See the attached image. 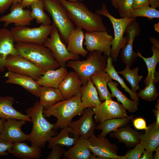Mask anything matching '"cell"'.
<instances>
[{
    "mask_svg": "<svg viewBox=\"0 0 159 159\" xmlns=\"http://www.w3.org/2000/svg\"><path fill=\"white\" fill-rule=\"evenodd\" d=\"M42 148L39 146L28 145L24 142L13 143L8 153L23 159H38L42 155Z\"/></svg>",
    "mask_w": 159,
    "mask_h": 159,
    "instance_id": "obj_21",
    "label": "cell"
},
{
    "mask_svg": "<svg viewBox=\"0 0 159 159\" xmlns=\"http://www.w3.org/2000/svg\"><path fill=\"white\" fill-rule=\"evenodd\" d=\"M155 153L154 155V159H159V145H158L156 148L155 151Z\"/></svg>",
    "mask_w": 159,
    "mask_h": 159,
    "instance_id": "obj_54",
    "label": "cell"
},
{
    "mask_svg": "<svg viewBox=\"0 0 159 159\" xmlns=\"http://www.w3.org/2000/svg\"><path fill=\"white\" fill-rule=\"evenodd\" d=\"M13 0H0V14L5 12L13 4Z\"/></svg>",
    "mask_w": 159,
    "mask_h": 159,
    "instance_id": "obj_45",
    "label": "cell"
},
{
    "mask_svg": "<svg viewBox=\"0 0 159 159\" xmlns=\"http://www.w3.org/2000/svg\"><path fill=\"white\" fill-rule=\"evenodd\" d=\"M158 82L155 80H152L144 89L140 90V92L136 93L137 96L145 101L154 100L159 94L156 86Z\"/></svg>",
    "mask_w": 159,
    "mask_h": 159,
    "instance_id": "obj_38",
    "label": "cell"
},
{
    "mask_svg": "<svg viewBox=\"0 0 159 159\" xmlns=\"http://www.w3.org/2000/svg\"><path fill=\"white\" fill-rule=\"evenodd\" d=\"M30 6L31 16L37 23L44 25L51 24L52 21L50 17L44 11L43 0H38Z\"/></svg>",
    "mask_w": 159,
    "mask_h": 159,
    "instance_id": "obj_36",
    "label": "cell"
},
{
    "mask_svg": "<svg viewBox=\"0 0 159 159\" xmlns=\"http://www.w3.org/2000/svg\"><path fill=\"white\" fill-rule=\"evenodd\" d=\"M14 45L19 55L45 71L60 67L51 51L43 44L16 43Z\"/></svg>",
    "mask_w": 159,
    "mask_h": 159,
    "instance_id": "obj_4",
    "label": "cell"
},
{
    "mask_svg": "<svg viewBox=\"0 0 159 159\" xmlns=\"http://www.w3.org/2000/svg\"><path fill=\"white\" fill-rule=\"evenodd\" d=\"M26 122L15 118L6 119L0 138L12 143L27 141L29 134L24 133L21 129Z\"/></svg>",
    "mask_w": 159,
    "mask_h": 159,
    "instance_id": "obj_16",
    "label": "cell"
},
{
    "mask_svg": "<svg viewBox=\"0 0 159 159\" xmlns=\"http://www.w3.org/2000/svg\"><path fill=\"white\" fill-rule=\"evenodd\" d=\"M14 101L12 96L0 97V118H15L32 122L29 115L22 114L13 107Z\"/></svg>",
    "mask_w": 159,
    "mask_h": 159,
    "instance_id": "obj_23",
    "label": "cell"
},
{
    "mask_svg": "<svg viewBox=\"0 0 159 159\" xmlns=\"http://www.w3.org/2000/svg\"><path fill=\"white\" fill-rule=\"evenodd\" d=\"M132 116L124 118H114L105 120L96 126L95 129L101 130L102 132L97 135L98 137H105L109 133L116 130L121 127L126 126L132 119Z\"/></svg>",
    "mask_w": 159,
    "mask_h": 159,
    "instance_id": "obj_33",
    "label": "cell"
},
{
    "mask_svg": "<svg viewBox=\"0 0 159 159\" xmlns=\"http://www.w3.org/2000/svg\"><path fill=\"white\" fill-rule=\"evenodd\" d=\"M143 17L149 19L159 18V11L152 7L146 6L133 9L131 17Z\"/></svg>",
    "mask_w": 159,
    "mask_h": 159,
    "instance_id": "obj_39",
    "label": "cell"
},
{
    "mask_svg": "<svg viewBox=\"0 0 159 159\" xmlns=\"http://www.w3.org/2000/svg\"><path fill=\"white\" fill-rule=\"evenodd\" d=\"M139 70L138 67L131 69L130 67L126 66L123 70L117 72L129 83L131 86L132 90L136 93L139 89V83L143 77L142 75L140 76L138 74Z\"/></svg>",
    "mask_w": 159,
    "mask_h": 159,
    "instance_id": "obj_37",
    "label": "cell"
},
{
    "mask_svg": "<svg viewBox=\"0 0 159 159\" xmlns=\"http://www.w3.org/2000/svg\"><path fill=\"white\" fill-rule=\"evenodd\" d=\"M113 60L110 56L107 59V65L105 70L112 79L117 81L120 84L122 88L127 92L130 95L131 99L134 100L139 101L140 100L137 96V93L130 89L125 83L123 79L119 75L113 64Z\"/></svg>",
    "mask_w": 159,
    "mask_h": 159,
    "instance_id": "obj_35",
    "label": "cell"
},
{
    "mask_svg": "<svg viewBox=\"0 0 159 159\" xmlns=\"http://www.w3.org/2000/svg\"><path fill=\"white\" fill-rule=\"evenodd\" d=\"M95 12L100 15L107 17L112 24L114 31V37L112 45L110 56L115 62L120 52V50L125 45L127 40L124 36L125 30L128 26L136 18L124 17L120 18L115 17L109 11L106 4H102V8L96 10Z\"/></svg>",
    "mask_w": 159,
    "mask_h": 159,
    "instance_id": "obj_6",
    "label": "cell"
},
{
    "mask_svg": "<svg viewBox=\"0 0 159 159\" xmlns=\"http://www.w3.org/2000/svg\"><path fill=\"white\" fill-rule=\"evenodd\" d=\"M38 0H21L20 3L21 6L24 8L28 7L34 2Z\"/></svg>",
    "mask_w": 159,
    "mask_h": 159,
    "instance_id": "obj_48",
    "label": "cell"
},
{
    "mask_svg": "<svg viewBox=\"0 0 159 159\" xmlns=\"http://www.w3.org/2000/svg\"><path fill=\"white\" fill-rule=\"evenodd\" d=\"M154 159L153 153L149 152L146 150L144 151L140 157L139 159Z\"/></svg>",
    "mask_w": 159,
    "mask_h": 159,
    "instance_id": "obj_49",
    "label": "cell"
},
{
    "mask_svg": "<svg viewBox=\"0 0 159 159\" xmlns=\"http://www.w3.org/2000/svg\"><path fill=\"white\" fill-rule=\"evenodd\" d=\"M113 132L110 134V137L118 139L120 142L128 147H135L140 143L139 137L142 133L136 131L129 126L121 127Z\"/></svg>",
    "mask_w": 159,
    "mask_h": 159,
    "instance_id": "obj_24",
    "label": "cell"
},
{
    "mask_svg": "<svg viewBox=\"0 0 159 159\" xmlns=\"http://www.w3.org/2000/svg\"><path fill=\"white\" fill-rule=\"evenodd\" d=\"M151 7L155 8H159V0H149Z\"/></svg>",
    "mask_w": 159,
    "mask_h": 159,
    "instance_id": "obj_51",
    "label": "cell"
},
{
    "mask_svg": "<svg viewBox=\"0 0 159 159\" xmlns=\"http://www.w3.org/2000/svg\"><path fill=\"white\" fill-rule=\"evenodd\" d=\"M145 148L142 145L139 143L134 148L128 151L123 155L124 159H138L145 151Z\"/></svg>",
    "mask_w": 159,
    "mask_h": 159,
    "instance_id": "obj_41",
    "label": "cell"
},
{
    "mask_svg": "<svg viewBox=\"0 0 159 159\" xmlns=\"http://www.w3.org/2000/svg\"><path fill=\"white\" fill-rule=\"evenodd\" d=\"M88 139L80 137L64 156L67 159H90L91 156Z\"/></svg>",
    "mask_w": 159,
    "mask_h": 159,
    "instance_id": "obj_27",
    "label": "cell"
},
{
    "mask_svg": "<svg viewBox=\"0 0 159 159\" xmlns=\"http://www.w3.org/2000/svg\"><path fill=\"white\" fill-rule=\"evenodd\" d=\"M44 107L37 100L33 106L27 108L25 112L30 117L33 124L31 133L29 134L28 141L31 145L44 148L49 139L57 134V130L52 124L45 118L43 111Z\"/></svg>",
    "mask_w": 159,
    "mask_h": 159,
    "instance_id": "obj_2",
    "label": "cell"
},
{
    "mask_svg": "<svg viewBox=\"0 0 159 159\" xmlns=\"http://www.w3.org/2000/svg\"><path fill=\"white\" fill-rule=\"evenodd\" d=\"M4 76L7 78L6 83L20 86L32 94L39 97L42 86L31 77L9 71L5 73Z\"/></svg>",
    "mask_w": 159,
    "mask_h": 159,
    "instance_id": "obj_19",
    "label": "cell"
},
{
    "mask_svg": "<svg viewBox=\"0 0 159 159\" xmlns=\"http://www.w3.org/2000/svg\"><path fill=\"white\" fill-rule=\"evenodd\" d=\"M39 97L40 104L45 108L64 100L58 88L44 86L40 88Z\"/></svg>",
    "mask_w": 159,
    "mask_h": 159,
    "instance_id": "obj_31",
    "label": "cell"
},
{
    "mask_svg": "<svg viewBox=\"0 0 159 159\" xmlns=\"http://www.w3.org/2000/svg\"><path fill=\"white\" fill-rule=\"evenodd\" d=\"M13 4H14L18 3H20L21 0H13Z\"/></svg>",
    "mask_w": 159,
    "mask_h": 159,
    "instance_id": "obj_55",
    "label": "cell"
},
{
    "mask_svg": "<svg viewBox=\"0 0 159 159\" xmlns=\"http://www.w3.org/2000/svg\"><path fill=\"white\" fill-rule=\"evenodd\" d=\"M155 109L152 110V111L154 113V115L156 118L155 123L156 125L159 126V100L158 99L157 100L156 104L155 105Z\"/></svg>",
    "mask_w": 159,
    "mask_h": 159,
    "instance_id": "obj_47",
    "label": "cell"
},
{
    "mask_svg": "<svg viewBox=\"0 0 159 159\" xmlns=\"http://www.w3.org/2000/svg\"><path fill=\"white\" fill-rule=\"evenodd\" d=\"M88 141L90 151L99 159H118V146L105 137L96 136L94 134Z\"/></svg>",
    "mask_w": 159,
    "mask_h": 159,
    "instance_id": "obj_14",
    "label": "cell"
},
{
    "mask_svg": "<svg viewBox=\"0 0 159 159\" xmlns=\"http://www.w3.org/2000/svg\"><path fill=\"white\" fill-rule=\"evenodd\" d=\"M133 0H120L117 9L120 17H130L133 9Z\"/></svg>",
    "mask_w": 159,
    "mask_h": 159,
    "instance_id": "obj_40",
    "label": "cell"
},
{
    "mask_svg": "<svg viewBox=\"0 0 159 159\" xmlns=\"http://www.w3.org/2000/svg\"><path fill=\"white\" fill-rule=\"evenodd\" d=\"M44 9L51 17L62 41L67 44L70 33L76 28L59 0H43Z\"/></svg>",
    "mask_w": 159,
    "mask_h": 159,
    "instance_id": "obj_7",
    "label": "cell"
},
{
    "mask_svg": "<svg viewBox=\"0 0 159 159\" xmlns=\"http://www.w3.org/2000/svg\"><path fill=\"white\" fill-rule=\"evenodd\" d=\"M55 26L41 24L30 28L27 26H15L10 30L16 43H34L43 44Z\"/></svg>",
    "mask_w": 159,
    "mask_h": 159,
    "instance_id": "obj_8",
    "label": "cell"
},
{
    "mask_svg": "<svg viewBox=\"0 0 159 159\" xmlns=\"http://www.w3.org/2000/svg\"><path fill=\"white\" fill-rule=\"evenodd\" d=\"M107 57L99 51L94 50L90 52L85 60L68 61L66 67L73 69L78 74L84 86L94 74L105 69Z\"/></svg>",
    "mask_w": 159,
    "mask_h": 159,
    "instance_id": "obj_5",
    "label": "cell"
},
{
    "mask_svg": "<svg viewBox=\"0 0 159 159\" xmlns=\"http://www.w3.org/2000/svg\"><path fill=\"white\" fill-rule=\"evenodd\" d=\"M151 50L153 54L150 57H144L138 51L136 53L138 56L143 59L147 67L148 74L144 81L146 86L148 85L153 79L158 81L159 80V72L156 71L155 68L159 61V47L152 45Z\"/></svg>",
    "mask_w": 159,
    "mask_h": 159,
    "instance_id": "obj_30",
    "label": "cell"
},
{
    "mask_svg": "<svg viewBox=\"0 0 159 159\" xmlns=\"http://www.w3.org/2000/svg\"><path fill=\"white\" fill-rule=\"evenodd\" d=\"M149 40L153 46L159 47V42L158 40L154 37H149Z\"/></svg>",
    "mask_w": 159,
    "mask_h": 159,
    "instance_id": "obj_50",
    "label": "cell"
},
{
    "mask_svg": "<svg viewBox=\"0 0 159 159\" xmlns=\"http://www.w3.org/2000/svg\"><path fill=\"white\" fill-rule=\"evenodd\" d=\"M4 66L9 71L29 76L36 81L46 71L19 54L9 55Z\"/></svg>",
    "mask_w": 159,
    "mask_h": 159,
    "instance_id": "obj_9",
    "label": "cell"
},
{
    "mask_svg": "<svg viewBox=\"0 0 159 159\" xmlns=\"http://www.w3.org/2000/svg\"><path fill=\"white\" fill-rule=\"evenodd\" d=\"M84 33L81 28L76 27L70 34L68 37L67 46V50L72 53L86 56L88 52L83 47Z\"/></svg>",
    "mask_w": 159,
    "mask_h": 159,
    "instance_id": "obj_28",
    "label": "cell"
},
{
    "mask_svg": "<svg viewBox=\"0 0 159 159\" xmlns=\"http://www.w3.org/2000/svg\"><path fill=\"white\" fill-rule=\"evenodd\" d=\"M145 130L144 134L140 135V143L147 151L153 153L159 145V126L156 125L155 121L147 126Z\"/></svg>",
    "mask_w": 159,
    "mask_h": 159,
    "instance_id": "obj_25",
    "label": "cell"
},
{
    "mask_svg": "<svg viewBox=\"0 0 159 159\" xmlns=\"http://www.w3.org/2000/svg\"><path fill=\"white\" fill-rule=\"evenodd\" d=\"M14 42L10 30L5 27L0 28V72L5 71L4 63L9 55L19 54Z\"/></svg>",
    "mask_w": 159,
    "mask_h": 159,
    "instance_id": "obj_18",
    "label": "cell"
},
{
    "mask_svg": "<svg viewBox=\"0 0 159 159\" xmlns=\"http://www.w3.org/2000/svg\"><path fill=\"white\" fill-rule=\"evenodd\" d=\"M90 79L97 91L101 101L114 98L107 88L108 83L112 79L105 69L95 73Z\"/></svg>",
    "mask_w": 159,
    "mask_h": 159,
    "instance_id": "obj_26",
    "label": "cell"
},
{
    "mask_svg": "<svg viewBox=\"0 0 159 159\" xmlns=\"http://www.w3.org/2000/svg\"><path fill=\"white\" fill-rule=\"evenodd\" d=\"M68 1H82L85 0H67Z\"/></svg>",
    "mask_w": 159,
    "mask_h": 159,
    "instance_id": "obj_56",
    "label": "cell"
},
{
    "mask_svg": "<svg viewBox=\"0 0 159 159\" xmlns=\"http://www.w3.org/2000/svg\"><path fill=\"white\" fill-rule=\"evenodd\" d=\"M68 72L66 67L46 71L37 81L42 86L58 88Z\"/></svg>",
    "mask_w": 159,
    "mask_h": 159,
    "instance_id": "obj_22",
    "label": "cell"
},
{
    "mask_svg": "<svg viewBox=\"0 0 159 159\" xmlns=\"http://www.w3.org/2000/svg\"><path fill=\"white\" fill-rule=\"evenodd\" d=\"M133 124L135 128L138 130H145L147 128L145 120L141 117H138L133 120Z\"/></svg>",
    "mask_w": 159,
    "mask_h": 159,
    "instance_id": "obj_44",
    "label": "cell"
},
{
    "mask_svg": "<svg viewBox=\"0 0 159 159\" xmlns=\"http://www.w3.org/2000/svg\"><path fill=\"white\" fill-rule=\"evenodd\" d=\"M84 109L80 92L69 99L64 100L46 108L43 113L45 117L53 116L57 118L54 125V128L57 130L68 126L74 117L82 114Z\"/></svg>",
    "mask_w": 159,
    "mask_h": 159,
    "instance_id": "obj_3",
    "label": "cell"
},
{
    "mask_svg": "<svg viewBox=\"0 0 159 159\" xmlns=\"http://www.w3.org/2000/svg\"><path fill=\"white\" fill-rule=\"evenodd\" d=\"M13 143L0 138V156H7L9 153L8 151Z\"/></svg>",
    "mask_w": 159,
    "mask_h": 159,
    "instance_id": "obj_43",
    "label": "cell"
},
{
    "mask_svg": "<svg viewBox=\"0 0 159 159\" xmlns=\"http://www.w3.org/2000/svg\"><path fill=\"white\" fill-rule=\"evenodd\" d=\"M51 149L52 151L46 159H59L64 155L65 151L63 146L59 145L54 146Z\"/></svg>",
    "mask_w": 159,
    "mask_h": 159,
    "instance_id": "obj_42",
    "label": "cell"
},
{
    "mask_svg": "<svg viewBox=\"0 0 159 159\" xmlns=\"http://www.w3.org/2000/svg\"><path fill=\"white\" fill-rule=\"evenodd\" d=\"M10 13L0 17V22L4 23L5 26L13 23L15 26H27L34 20L31 11L24 9L20 3L13 4Z\"/></svg>",
    "mask_w": 159,
    "mask_h": 159,
    "instance_id": "obj_17",
    "label": "cell"
},
{
    "mask_svg": "<svg viewBox=\"0 0 159 159\" xmlns=\"http://www.w3.org/2000/svg\"><path fill=\"white\" fill-rule=\"evenodd\" d=\"M136 20L130 24L125 30V34L126 36L127 42L121 49L120 52L122 61L126 66L130 68L133 62L138 57L136 53L134 51L133 49L134 39L136 37L139 35L140 32L139 23Z\"/></svg>",
    "mask_w": 159,
    "mask_h": 159,
    "instance_id": "obj_15",
    "label": "cell"
},
{
    "mask_svg": "<svg viewBox=\"0 0 159 159\" xmlns=\"http://www.w3.org/2000/svg\"><path fill=\"white\" fill-rule=\"evenodd\" d=\"M113 37L107 31H86L84 44L87 50L99 51L107 57L111 54Z\"/></svg>",
    "mask_w": 159,
    "mask_h": 159,
    "instance_id": "obj_11",
    "label": "cell"
},
{
    "mask_svg": "<svg viewBox=\"0 0 159 159\" xmlns=\"http://www.w3.org/2000/svg\"><path fill=\"white\" fill-rule=\"evenodd\" d=\"M50 36L43 45L51 51L60 67H66V64L68 61L79 59V55L71 53L67 50L56 26Z\"/></svg>",
    "mask_w": 159,
    "mask_h": 159,
    "instance_id": "obj_10",
    "label": "cell"
},
{
    "mask_svg": "<svg viewBox=\"0 0 159 159\" xmlns=\"http://www.w3.org/2000/svg\"><path fill=\"white\" fill-rule=\"evenodd\" d=\"M92 108L95 121L98 124L112 118H124L128 116L126 110L122 105L112 99L104 100L98 105Z\"/></svg>",
    "mask_w": 159,
    "mask_h": 159,
    "instance_id": "obj_12",
    "label": "cell"
},
{
    "mask_svg": "<svg viewBox=\"0 0 159 159\" xmlns=\"http://www.w3.org/2000/svg\"><path fill=\"white\" fill-rule=\"evenodd\" d=\"M120 0H111L112 6L116 9H117L118 5Z\"/></svg>",
    "mask_w": 159,
    "mask_h": 159,
    "instance_id": "obj_53",
    "label": "cell"
},
{
    "mask_svg": "<svg viewBox=\"0 0 159 159\" xmlns=\"http://www.w3.org/2000/svg\"><path fill=\"white\" fill-rule=\"evenodd\" d=\"M150 3L149 0H133V9L149 6Z\"/></svg>",
    "mask_w": 159,
    "mask_h": 159,
    "instance_id": "obj_46",
    "label": "cell"
},
{
    "mask_svg": "<svg viewBox=\"0 0 159 159\" xmlns=\"http://www.w3.org/2000/svg\"><path fill=\"white\" fill-rule=\"evenodd\" d=\"M118 83L116 82L111 81L107 85L111 90V94L114 97L120 102L124 108L130 113H134L138 109V101L131 100L128 99L126 96L123 94L117 88Z\"/></svg>",
    "mask_w": 159,
    "mask_h": 159,
    "instance_id": "obj_32",
    "label": "cell"
},
{
    "mask_svg": "<svg viewBox=\"0 0 159 159\" xmlns=\"http://www.w3.org/2000/svg\"><path fill=\"white\" fill-rule=\"evenodd\" d=\"M94 115L92 108H85L80 118L69 123L68 126L75 137L88 139L94 134L96 125L93 118Z\"/></svg>",
    "mask_w": 159,
    "mask_h": 159,
    "instance_id": "obj_13",
    "label": "cell"
},
{
    "mask_svg": "<svg viewBox=\"0 0 159 159\" xmlns=\"http://www.w3.org/2000/svg\"><path fill=\"white\" fill-rule=\"evenodd\" d=\"M76 27L86 31L109 32L103 22L102 17L90 10L83 3L59 0Z\"/></svg>",
    "mask_w": 159,
    "mask_h": 159,
    "instance_id": "obj_1",
    "label": "cell"
},
{
    "mask_svg": "<svg viewBox=\"0 0 159 159\" xmlns=\"http://www.w3.org/2000/svg\"><path fill=\"white\" fill-rule=\"evenodd\" d=\"M6 119L4 118H0V134L3 130L4 125Z\"/></svg>",
    "mask_w": 159,
    "mask_h": 159,
    "instance_id": "obj_52",
    "label": "cell"
},
{
    "mask_svg": "<svg viewBox=\"0 0 159 159\" xmlns=\"http://www.w3.org/2000/svg\"><path fill=\"white\" fill-rule=\"evenodd\" d=\"M80 92L81 95V102L85 108L96 107L102 102L97 91L91 79L86 85L82 86Z\"/></svg>",
    "mask_w": 159,
    "mask_h": 159,
    "instance_id": "obj_29",
    "label": "cell"
},
{
    "mask_svg": "<svg viewBox=\"0 0 159 159\" xmlns=\"http://www.w3.org/2000/svg\"><path fill=\"white\" fill-rule=\"evenodd\" d=\"M82 83L74 71L68 72L58 87L64 100L70 99L80 92Z\"/></svg>",
    "mask_w": 159,
    "mask_h": 159,
    "instance_id": "obj_20",
    "label": "cell"
},
{
    "mask_svg": "<svg viewBox=\"0 0 159 159\" xmlns=\"http://www.w3.org/2000/svg\"><path fill=\"white\" fill-rule=\"evenodd\" d=\"M71 131V129L68 126L62 128L59 134L55 136L51 137L48 140V148L51 149L56 145L67 147L73 145L79 137H69L68 134Z\"/></svg>",
    "mask_w": 159,
    "mask_h": 159,
    "instance_id": "obj_34",
    "label": "cell"
}]
</instances>
